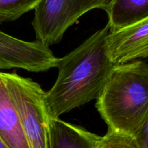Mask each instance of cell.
Wrapping results in <instances>:
<instances>
[{"instance_id": "1", "label": "cell", "mask_w": 148, "mask_h": 148, "mask_svg": "<svg viewBox=\"0 0 148 148\" xmlns=\"http://www.w3.org/2000/svg\"><path fill=\"white\" fill-rule=\"evenodd\" d=\"M111 29L108 24L62 58L56 67L59 74L45 101L51 118L60 116L96 100L116 65L107 47Z\"/></svg>"}, {"instance_id": "2", "label": "cell", "mask_w": 148, "mask_h": 148, "mask_svg": "<svg viewBox=\"0 0 148 148\" xmlns=\"http://www.w3.org/2000/svg\"><path fill=\"white\" fill-rule=\"evenodd\" d=\"M96 100L108 130L135 135L148 117V65L143 60L116 65Z\"/></svg>"}, {"instance_id": "3", "label": "cell", "mask_w": 148, "mask_h": 148, "mask_svg": "<svg viewBox=\"0 0 148 148\" xmlns=\"http://www.w3.org/2000/svg\"><path fill=\"white\" fill-rule=\"evenodd\" d=\"M9 92L18 111L22 127L30 148H48L49 122L44 92L30 78L1 72Z\"/></svg>"}, {"instance_id": "4", "label": "cell", "mask_w": 148, "mask_h": 148, "mask_svg": "<svg viewBox=\"0 0 148 148\" xmlns=\"http://www.w3.org/2000/svg\"><path fill=\"white\" fill-rule=\"evenodd\" d=\"M109 0H40L32 25L36 40L49 46L62 40L65 32L83 14L105 9Z\"/></svg>"}, {"instance_id": "5", "label": "cell", "mask_w": 148, "mask_h": 148, "mask_svg": "<svg viewBox=\"0 0 148 148\" xmlns=\"http://www.w3.org/2000/svg\"><path fill=\"white\" fill-rule=\"evenodd\" d=\"M58 61L49 46L41 42L25 41L0 31V69L43 72L56 67Z\"/></svg>"}, {"instance_id": "6", "label": "cell", "mask_w": 148, "mask_h": 148, "mask_svg": "<svg viewBox=\"0 0 148 148\" xmlns=\"http://www.w3.org/2000/svg\"><path fill=\"white\" fill-rule=\"evenodd\" d=\"M107 47L116 65L148 57V18L132 25L111 30Z\"/></svg>"}, {"instance_id": "7", "label": "cell", "mask_w": 148, "mask_h": 148, "mask_svg": "<svg viewBox=\"0 0 148 148\" xmlns=\"http://www.w3.org/2000/svg\"><path fill=\"white\" fill-rule=\"evenodd\" d=\"M0 138L9 148H30L18 111L0 71Z\"/></svg>"}, {"instance_id": "8", "label": "cell", "mask_w": 148, "mask_h": 148, "mask_svg": "<svg viewBox=\"0 0 148 148\" xmlns=\"http://www.w3.org/2000/svg\"><path fill=\"white\" fill-rule=\"evenodd\" d=\"M98 136L59 118H51L48 148H92Z\"/></svg>"}, {"instance_id": "9", "label": "cell", "mask_w": 148, "mask_h": 148, "mask_svg": "<svg viewBox=\"0 0 148 148\" xmlns=\"http://www.w3.org/2000/svg\"><path fill=\"white\" fill-rule=\"evenodd\" d=\"M104 10L111 30H118L148 18V0H109Z\"/></svg>"}, {"instance_id": "10", "label": "cell", "mask_w": 148, "mask_h": 148, "mask_svg": "<svg viewBox=\"0 0 148 148\" xmlns=\"http://www.w3.org/2000/svg\"><path fill=\"white\" fill-rule=\"evenodd\" d=\"M40 0H0V25L17 20L32 10Z\"/></svg>"}, {"instance_id": "11", "label": "cell", "mask_w": 148, "mask_h": 148, "mask_svg": "<svg viewBox=\"0 0 148 148\" xmlns=\"http://www.w3.org/2000/svg\"><path fill=\"white\" fill-rule=\"evenodd\" d=\"M92 148H139L134 136L108 130L105 135L98 136Z\"/></svg>"}, {"instance_id": "12", "label": "cell", "mask_w": 148, "mask_h": 148, "mask_svg": "<svg viewBox=\"0 0 148 148\" xmlns=\"http://www.w3.org/2000/svg\"><path fill=\"white\" fill-rule=\"evenodd\" d=\"M134 137L139 148H148V117Z\"/></svg>"}, {"instance_id": "13", "label": "cell", "mask_w": 148, "mask_h": 148, "mask_svg": "<svg viewBox=\"0 0 148 148\" xmlns=\"http://www.w3.org/2000/svg\"><path fill=\"white\" fill-rule=\"evenodd\" d=\"M0 148H9L1 138H0Z\"/></svg>"}, {"instance_id": "14", "label": "cell", "mask_w": 148, "mask_h": 148, "mask_svg": "<svg viewBox=\"0 0 148 148\" xmlns=\"http://www.w3.org/2000/svg\"><path fill=\"white\" fill-rule=\"evenodd\" d=\"M143 61H144L145 62L146 64H147L148 65V57H147L146 58V59H143Z\"/></svg>"}]
</instances>
